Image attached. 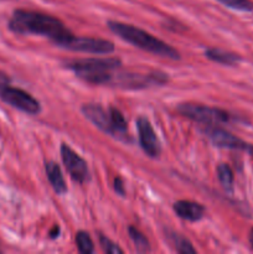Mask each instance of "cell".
Listing matches in <instances>:
<instances>
[{"label": "cell", "mask_w": 253, "mask_h": 254, "mask_svg": "<svg viewBox=\"0 0 253 254\" xmlns=\"http://www.w3.org/2000/svg\"><path fill=\"white\" fill-rule=\"evenodd\" d=\"M114 191H116L117 193H119L121 196H126V189H124V183L123 180H122V178H119V176H117L116 179H114Z\"/></svg>", "instance_id": "cell-20"}, {"label": "cell", "mask_w": 253, "mask_h": 254, "mask_svg": "<svg viewBox=\"0 0 253 254\" xmlns=\"http://www.w3.org/2000/svg\"><path fill=\"white\" fill-rule=\"evenodd\" d=\"M122 64L121 60L108 59H82L67 64L68 68L76 73L77 77L92 84H107L112 81V71Z\"/></svg>", "instance_id": "cell-3"}, {"label": "cell", "mask_w": 253, "mask_h": 254, "mask_svg": "<svg viewBox=\"0 0 253 254\" xmlns=\"http://www.w3.org/2000/svg\"><path fill=\"white\" fill-rule=\"evenodd\" d=\"M107 25H108L109 30L112 32L118 35L124 41L129 42V44L134 45V46L139 47V49L144 50V51H148L150 54L158 55V56L161 57H166V59H180V54L173 46L161 41V40L156 39L153 35L139 29V27H135L129 24H124V22L112 21V20L107 22Z\"/></svg>", "instance_id": "cell-2"}, {"label": "cell", "mask_w": 253, "mask_h": 254, "mask_svg": "<svg viewBox=\"0 0 253 254\" xmlns=\"http://www.w3.org/2000/svg\"><path fill=\"white\" fill-rule=\"evenodd\" d=\"M174 211L180 218L190 222H196L200 221L205 216V207L201 203L195 202V201L180 200L176 201L173 206Z\"/></svg>", "instance_id": "cell-11"}, {"label": "cell", "mask_w": 253, "mask_h": 254, "mask_svg": "<svg viewBox=\"0 0 253 254\" xmlns=\"http://www.w3.org/2000/svg\"><path fill=\"white\" fill-rule=\"evenodd\" d=\"M222 5L238 11H253V1L251 0H217Z\"/></svg>", "instance_id": "cell-18"}, {"label": "cell", "mask_w": 253, "mask_h": 254, "mask_svg": "<svg viewBox=\"0 0 253 254\" xmlns=\"http://www.w3.org/2000/svg\"><path fill=\"white\" fill-rule=\"evenodd\" d=\"M166 238L170 242V245L181 254H196V250L192 247V245L190 243V241L186 240L185 237H183L179 233L173 232V231H166L165 232Z\"/></svg>", "instance_id": "cell-14"}, {"label": "cell", "mask_w": 253, "mask_h": 254, "mask_svg": "<svg viewBox=\"0 0 253 254\" xmlns=\"http://www.w3.org/2000/svg\"><path fill=\"white\" fill-rule=\"evenodd\" d=\"M45 171H46V176L49 183L51 184L52 189L55 192L59 195H63L67 192V185L64 181L63 175H62L61 168L57 163L55 161H47L45 164Z\"/></svg>", "instance_id": "cell-12"}, {"label": "cell", "mask_w": 253, "mask_h": 254, "mask_svg": "<svg viewBox=\"0 0 253 254\" xmlns=\"http://www.w3.org/2000/svg\"><path fill=\"white\" fill-rule=\"evenodd\" d=\"M205 133L218 148L233 149V150H246V149L248 150L250 148L246 141L218 126H205Z\"/></svg>", "instance_id": "cell-9"}, {"label": "cell", "mask_w": 253, "mask_h": 254, "mask_svg": "<svg viewBox=\"0 0 253 254\" xmlns=\"http://www.w3.org/2000/svg\"><path fill=\"white\" fill-rule=\"evenodd\" d=\"M76 245L77 248L81 253L83 254H91L93 253L94 246L93 241L89 237V235L84 231H79V232L76 233Z\"/></svg>", "instance_id": "cell-17"}, {"label": "cell", "mask_w": 253, "mask_h": 254, "mask_svg": "<svg viewBox=\"0 0 253 254\" xmlns=\"http://www.w3.org/2000/svg\"><path fill=\"white\" fill-rule=\"evenodd\" d=\"M250 243H251V247H252V250H253V228L251 230V232H250Z\"/></svg>", "instance_id": "cell-23"}, {"label": "cell", "mask_w": 253, "mask_h": 254, "mask_svg": "<svg viewBox=\"0 0 253 254\" xmlns=\"http://www.w3.org/2000/svg\"><path fill=\"white\" fill-rule=\"evenodd\" d=\"M10 83V78L6 76L5 73H2V72H0V88H1L2 86H5V84H9Z\"/></svg>", "instance_id": "cell-21"}, {"label": "cell", "mask_w": 253, "mask_h": 254, "mask_svg": "<svg viewBox=\"0 0 253 254\" xmlns=\"http://www.w3.org/2000/svg\"><path fill=\"white\" fill-rule=\"evenodd\" d=\"M99 243H101L102 250L108 254H123V250L119 248L118 245L111 241L109 238L104 237V236H99Z\"/></svg>", "instance_id": "cell-19"}, {"label": "cell", "mask_w": 253, "mask_h": 254, "mask_svg": "<svg viewBox=\"0 0 253 254\" xmlns=\"http://www.w3.org/2000/svg\"><path fill=\"white\" fill-rule=\"evenodd\" d=\"M178 112L181 116L203 126H217L230 121V114L226 111L202 104L183 103L178 107Z\"/></svg>", "instance_id": "cell-4"}, {"label": "cell", "mask_w": 253, "mask_h": 254, "mask_svg": "<svg viewBox=\"0 0 253 254\" xmlns=\"http://www.w3.org/2000/svg\"><path fill=\"white\" fill-rule=\"evenodd\" d=\"M9 29L20 35H42L51 40L54 44L63 47L73 36L63 22L57 17L32 10L17 9L9 21Z\"/></svg>", "instance_id": "cell-1"}, {"label": "cell", "mask_w": 253, "mask_h": 254, "mask_svg": "<svg viewBox=\"0 0 253 254\" xmlns=\"http://www.w3.org/2000/svg\"><path fill=\"white\" fill-rule=\"evenodd\" d=\"M59 232H60V228L57 227V226H55V227L51 230V232H50V237L51 238L59 237Z\"/></svg>", "instance_id": "cell-22"}, {"label": "cell", "mask_w": 253, "mask_h": 254, "mask_svg": "<svg viewBox=\"0 0 253 254\" xmlns=\"http://www.w3.org/2000/svg\"><path fill=\"white\" fill-rule=\"evenodd\" d=\"M136 129H138L139 143H140L141 149L150 158H158L161 151L160 141L149 119L145 117H139L136 119Z\"/></svg>", "instance_id": "cell-8"}, {"label": "cell", "mask_w": 253, "mask_h": 254, "mask_svg": "<svg viewBox=\"0 0 253 254\" xmlns=\"http://www.w3.org/2000/svg\"><path fill=\"white\" fill-rule=\"evenodd\" d=\"M128 233L130 240L133 241L134 246H135V250L138 251V252H150V243H149L148 238H146L138 228L130 226V227H128Z\"/></svg>", "instance_id": "cell-16"}, {"label": "cell", "mask_w": 253, "mask_h": 254, "mask_svg": "<svg viewBox=\"0 0 253 254\" xmlns=\"http://www.w3.org/2000/svg\"><path fill=\"white\" fill-rule=\"evenodd\" d=\"M61 158L64 164V168H66L67 173L69 174L72 180L78 184H86L91 179L86 160L81 158L67 144H62L61 145Z\"/></svg>", "instance_id": "cell-6"}, {"label": "cell", "mask_w": 253, "mask_h": 254, "mask_svg": "<svg viewBox=\"0 0 253 254\" xmlns=\"http://www.w3.org/2000/svg\"><path fill=\"white\" fill-rule=\"evenodd\" d=\"M0 98L5 102V103L10 104L14 108L19 109V111L25 112L29 114H39L41 111V106L40 102L36 98L31 96L27 92L22 91L20 88H15L9 84H5L0 88Z\"/></svg>", "instance_id": "cell-5"}, {"label": "cell", "mask_w": 253, "mask_h": 254, "mask_svg": "<svg viewBox=\"0 0 253 254\" xmlns=\"http://www.w3.org/2000/svg\"><path fill=\"white\" fill-rule=\"evenodd\" d=\"M63 49L77 52H87L94 55H107L114 51V44L112 41L103 39H94V37L72 36Z\"/></svg>", "instance_id": "cell-7"}, {"label": "cell", "mask_w": 253, "mask_h": 254, "mask_svg": "<svg viewBox=\"0 0 253 254\" xmlns=\"http://www.w3.org/2000/svg\"><path fill=\"white\" fill-rule=\"evenodd\" d=\"M217 171V178L220 180L221 185L225 189L227 192H232L233 191V181H235V176H233V171L227 164H220L216 169Z\"/></svg>", "instance_id": "cell-15"}, {"label": "cell", "mask_w": 253, "mask_h": 254, "mask_svg": "<svg viewBox=\"0 0 253 254\" xmlns=\"http://www.w3.org/2000/svg\"><path fill=\"white\" fill-rule=\"evenodd\" d=\"M205 56L207 57L210 61L217 62V64H226V66H235L241 61V57L238 55L233 54V52L225 51L221 49H215L211 47L205 51Z\"/></svg>", "instance_id": "cell-13"}, {"label": "cell", "mask_w": 253, "mask_h": 254, "mask_svg": "<svg viewBox=\"0 0 253 254\" xmlns=\"http://www.w3.org/2000/svg\"><path fill=\"white\" fill-rule=\"evenodd\" d=\"M248 150H250L251 155H252V156H253V145H250V148H248Z\"/></svg>", "instance_id": "cell-24"}, {"label": "cell", "mask_w": 253, "mask_h": 254, "mask_svg": "<svg viewBox=\"0 0 253 254\" xmlns=\"http://www.w3.org/2000/svg\"><path fill=\"white\" fill-rule=\"evenodd\" d=\"M82 113L84 114L89 122L94 124L98 129L104 131L106 134L117 138L116 129H114L113 122L109 111H106L99 104H83L82 107Z\"/></svg>", "instance_id": "cell-10"}]
</instances>
